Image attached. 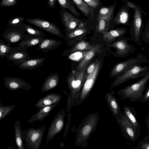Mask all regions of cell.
<instances>
[{
    "mask_svg": "<svg viewBox=\"0 0 149 149\" xmlns=\"http://www.w3.org/2000/svg\"><path fill=\"white\" fill-rule=\"evenodd\" d=\"M99 116L98 113H91L82 121L76 130L75 143L76 146L87 147L88 138L96 130Z\"/></svg>",
    "mask_w": 149,
    "mask_h": 149,
    "instance_id": "6da1fadb",
    "label": "cell"
},
{
    "mask_svg": "<svg viewBox=\"0 0 149 149\" xmlns=\"http://www.w3.org/2000/svg\"><path fill=\"white\" fill-rule=\"evenodd\" d=\"M87 67L82 70L76 72L72 70L67 77V81L70 93L67 100V112H69L74 105L75 100L78 97L85 80V72Z\"/></svg>",
    "mask_w": 149,
    "mask_h": 149,
    "instance_id": "7a4b0ae2",
    "label": "cell"
},
{
    "mask_svg": "<svg viewBox=\"0 0 149 149\" xmlns=\"http://www.w3.org/2000/svg\"><path fill=\"white\" fill-rule=\"evenodd\" d=\"M149 79V73L138 81L118 90L117 93L120 98L124 100L129 99L132 102L139 100L146 88Z\"/></svg>",
    "mask_w": 149,
    "mask_h": 149,
    "instance_id": "3957f363",
    "label": "cell"
},
{
    "mask_svg": "<svg viewBox=\"0 0 149 149\" xmlns=\"http://www.w3.org/2000/svg\"><path fill=\"white\" fill-rule=\"evenodd\" d=\"M149 73V67L137 65L135 66L127 71L117 76L111 82V89L126 82L128 80L143 77Z\"/></svg>",
    "mask_w": 149,
    "mask_h": 149,
    "instance_id": "277c9868",
    "label": "cell"
},
{
    "mask_svg": "<svg viewBox=\"0 0 149 149\" xmlns=\"http://www.w3.org/2000/svg\"><path fill=\"white\" fill-rule=\"evenodd\" d=\"M46 130V127L44 126L24 130L23 137L26 148L28 149H39Z\"/></svg>",
    "mask_w": 149,
    "mask_h": 149,
    "instance_id": "5b68a950",
    "label": "cell"
},
{
    "mask_svg": "<svg viewBox=\"0 0 149 149\" xmlns=\"http://www.w3.org/2000/svg\"><path fill=\"white\" fill-rule=\"evenodd\" d=\"M100 65V61H97L94 71L85 78L79 95L75 100L74 106L80 105L89 96L95 82Z\"/></svg>",
    "mask_w": 149,
    "mask_h": 149,
    "instance_id": "8992f818",
    "label": "cell"
},
{
    "mask_svg": "<svg viewBox=\"0 0 149 149\" xmlns=\"http://www.w3.org/2000/svg\"><path fill=\"white\" fill-rule=\"evenodd\" d=\"M148 62L144 55L138 54L135 57L130 58L116 65L110 72L109 77L117 76L135 66Z\"/></svg>",
    "mask_w": 149,
    "mask_h": 149,
    "instance_id": "52a82bcc",
    "label": "cell"
},
{
    "mask_svg": "<svg viewBox=\"0 0 149 149\" xmlns=\"http://www.w3.org/2000/svg\"><path fill=\"white\" fill-rule=\"evenodd\" d=\"M119 125L123 136L127 139L134 142L140 134V129H138L127 118L123 113L116 118Z\"/></svg>",
    "mask_w": 149,
    "mask_h": 149,
    "instance_id": "ba28073f",
    "label": "cell"
},
{
    "mask_svg": "<svg viewBox=\"0 0 149 149\" xmlns=\"http://www.w3.org/2000/svg\"><path fill=\"white\" fill-rule=\"evenodd\" d=\"M60 19L65 27V31L69 32L86 26L87 23L66 10L62 8L59 12Z\"/></svg>",
    "mask_w": 149,
    "mask_h": 149,
    "instance_id": "9c48e42d",
    "label": "cell"
},
{
    "mask_svg": "<svg viewBox=\"0 0 149 149\" xmlns=\"http://www.w3.org/2000/svg\"><path fill=\"white\" fill-rule=\"evenodd\" d=\"M65 114V109H62L60 110L55 116L47 135L46 142L47 144L62 131L64 126Z\"/></svg>",
    "mask_w": 149,
    "mask_h": 149,
    "instance_id": "30bf717a",
    "label": "cell"
},
{
    "mask_svg": "<svg viewBox=\"0 0 149 149\" xmlns=\"http://www.w3.org/2000/svg\"><path fill=\"white\" fill-rule=\"evenodd\" d=\"M26 21L50 34L61 38H64V36L59 28L55 24L50 22L38 18H27Z\"/></svg>",
    "mask_w": 149,
    "mask_h": 149,
    "instance_id": "8fae6325",
    "label": "cell"
},
{
    "mask_svg": "<svg viewBox=\"0 0 149 149\" xmlns=\"http://www.w3.org/2000/svg\"><path fill=\"white\" fill-rule=\"evenodd\" d=\"M27 48L19 46L12 47L6 57L8 61L13 62L14 65L18 66L20 63L30 58L29 53L26 51Z\"/></svg>",
    "mask_w": 149,
    "mask_h": 149,
    "instance_id": "7c38bea8",
    "label": "cell"
},
{
    "mask_svg": "<svg viewBox=\"0 0 149 149\" xmlns=\"http://www.w3.org/2000/svg\"><path fill=\"white\" fill-rule=\"evenodd\" d=\"M26 35L18 28L7 27L1 34V36L7 43L13 44L21 41Z\"/></svg>",
    "mask_w": 149,
    "mask_h": 149,
    "instance_id": "4fadbf2b",
    "label": "cell"
},
{
    "mask_svg": "<svg viewBox=\"0 0 149 149\" xmlns=\"http://www.w3.org/2000/svg\"><path fill=\"white\" fill-rule=\"evenodd\" d=\"M65 31V38L67 41L68 46L70 47L73 46L83 40L88 32L86 26L80 28L69 32Z\"/></svg>",
    "mask_w": 149,
    "mask_h": 149,
    "instance_id": "5bb4252c",
    "label": "cell"
},
{
    "mask_svg": "<svg viewBox=\"0 0 149 149\" xmlns=\"http://www.w3.org/2000/svg\"><path fill=\"white\" fill-rule=\"evenodd\" d=\"M4 85L9 89L15 90L19 88L29 90L31 86L26 81L19 78L7 77L4 78Z\"/></svg>",
    "mask_w": 149,
    "mask_h": 149,
    "instance_id": "9a60e30c",
    "label": "cell"
},
{
    "mask_svg": "<svg viewBox=\"0 0 149 149\" xmlns=\"http://www.w3.org/2000/svg\"><path fill=\"white\" fill-rule=\"evenodd\" d=\"M108 45L115 49L116 54L121 57L128 55L133 51L134 48L133 45L128 43L125 40H120L112 44H108Z\"/></svg>",
    "mask_w": 149,
    "mask_h": 149,
    "instance_id": "2e32d148",
    "label": "cell"
},
{
    "mask_svg": "<svg viewBox=\"0 0 149 149\" xmlns=\"http://www.w3.org/2000/svg\"><path fill=\"white\" fill-rule=\"evenodd\" d=\"M114 91L107 92L104 97L111 114L116 118L121 114L120 107L116 98L113 95Z\"/></svg>",
    "mask_w": 149,
    "mask_h": 149,
    "instance_id": "e0dca14e",
    "label": "cell"
},
{
    "mask_svg": "<svg viewBox=\"0 0 149 149\" xmlns=\"http://www.w3.org/2000/svg\"><path fill=\"white\" fill-rule=\"evenodd\" d=\"M62 98L59 93H52L48 94L40 99L35 106L40 109L45 107L53 105L60 102Z\"/></svg>",
    "mask_w": 149,
    "mask_h": 149,
    "instance_id": "ac0fdd59",
    "label": "cell"
},
{
    "mask_svg": "<svg viewBox=\"0 0 149 149\" xmlns=\"http://www.w3.org/2000/svg\"><path fill=\"white\" fill-rule=\"evenodd\" d=\"M102 46V45L100 44L93 45L79 62L75 71L77 72L80 71L87 67L93 57L99 52Z\"/></svg>",
    "mask_w": 149,
    "mask_h": 149,
    "instance_id": "d6986e66",
    "label": "cell"
},
{
    "mask_svg": "<svg viewBox=\"0 0 149 149\" xmlns=\"http://www.w3.org/2000/svg\"><path fill=\"white\" fill-rule=\"evenodd\" d=\"M141 11L138 9H135L133 22V31L135 42L139 45L141 36V30L142 19Z\"/></svg>",
    "mask_w": 149,
    "mask_h": 149,
    "instance_id": "ffe728a7",
    "label": "cell"
},
{
    "mask_svg": "<svg viewBox=\"0 0 149 149\" xmlns=\"http://www.w3.org/2000/svg\"><path fill=\"white\" fill-rule=\"evenodd\" d=\"M59 103L58 102L53 105L45 107L40 109L37 112L31 117L28 121V123L30 124L36 120L42 121L45 118L48 116L50 113Z\"/></svg>",
    "mask_w": 149,
    "mask_h": 149,
    "instance_id": "44dd1931",
    "label": "cell"
},
{
    "mask_svg": "<svg viewBox=\"0 0 149 149\" xmlns=\"http://www.w3.org/2000/svg\"><path fill=\"white\" fill-rule=\"evenodd\" d=\"M59 81V76L57 73H54L50 74L43 82L41 92L44 93L52 90L58 85Z\"/></svg>",
    "mask_w": 149,
    "mask_h": 149,
    "instance_id": "7402d4cb",
    "label": "cell"
},
{
    "mask_svg": "<svg viewBox=\"0 0 149 149\" xmlns=\"http://www.w3.org/2000/svg\"><path fill=\"white\" fill-rule=\"evenodd\" d=\"M62 44V42L55 39L44 38L39 44L37 50L47 52L56 48Z\"/></svg>",
    "mask_w": 149,
    "mask_h": 149,
    "instance_id": "603a6c76",
    "label": "cell"
},
{
    "mask_svg": "<svg viewBox=\"0 0 149 149\" xmlns=\"http://www.w3.org/2000/svg\"><path fill=\"white\" fill-rule=\"evenodd\" d=\"M45 58H31L19 63L18 66L22 70H32L41 66L43 64Z\"/></svg>",
    "mask_w": 149,
    "mask_h": 149,
    "instance_id": "cb8c5ba5",
    "label": "cell"
},
{
    "mask_svg": "<svg viewBox=\"0 0 149 149\" xmlns=\"http://www.w3.org/2000/svg\"><path fill=\"white\" fill-rule=\"evenodd\" d=\"M93 45H91L90 43L84 40H82L69 49L65 51L62 54L65 56H68L70 54L79 51L89 50L93 47Z\"/></svg>",
    "mask_w": 149,
    "mask_h": 149,
    "instance_id": "d4e9b609",
    "label": "cell"
},
{
    "mask_svg": "<svg viewBox=\"0 0 149 149\" xmlns=\"http://www.w3.org/2000/svg\"><path fill=\"white\" fill-rule=\"evenodd\" d=\"M112 15L97 17V24L96 27V31L103 33L107 31L108 30L109 22Z\"/></svg>",
    "mask_w": 149,
    "mask_h": 149,
    "instance_id": "484cf974",
    "label": "cell"
},
{
    "mask_svg": "<svg viewBox=\"0 0 149 149\" xmlns=\"http://www.w3.org/2000/svg\"><path fill=\"white\" fill-rule=\"evenodd\" d=\"M123 113L132 124L138 129H140L136 117V113L134 108L131 106H124Z\"/></svg>",
    "mask_w": 149,
    "mask_h": 149,
    "instance_id": "4316f807",
    "label": "cell"
},
{
    "mask_svg": "<svg viewBox=\"0 0 149 149\" xmlns=\"http://www.w3.org/2000/svg\"><path fill=\"white\" fill-rule=\"evenodd\" d=\"M125 32V29L121 28L111 30L109 31H107L102 34L104 40L110 43L116 38L123 35Z\"/></svg>",
    "mask_w": 149,
    "mask_h": 149,
    "instance_id": "83f0119b",
    "label": "cell"
},
{
    "mask_svg": "<svg viewBox=\"0 0 149 149\" xmlns=\"http://www.w3.org/2000/svg\"><path fill=\"white\" fill-rule=\"evenodd\" d=\"M18 28L26 32L28 35L34 37L44 38L45 36V33L42 31L24 23Z\"/></svg>",
    "mask_w": 149,
    "mask_h": 149,
    "instance_id": "f1b7e54d",
    "label": "cell"
},
{
    "mask_svg": "<svg viewBox=\"0 0 149 149\" xmlns=\"http://www.w3.org/2000/svg\"><path fill=\"white\" fill-rule=\"evenodd\" d=\"M44 38L34 37L27 34L23 39L19 42L18 45L19 46H24L27 48L36 46L39 44Z\"/></svg>",
    "mask_w": 149,
    "mask_h": 149,
    "instance_id": "f546056e",
    "label": "cell"
},
{
    "mask_svg": "<svg viewBox=\"0 0 149 149\" xmlns=\"http://www.w3.org/2000/svg\"><path fill=\"white\" fill-rule=\"evenodd\" d=\"M56 1L62 8L68 10L76 17H81L80 13L76 9L71 0H56Z\"/></svg>",
    "mask_w": 149,
    "mask_h": 149,
    "instance_id": "4dcf8cb0",
    "label": "cell"
},
{
    "mask_svg": "<svg viewBox=\"0 0 149 149\" xmlns=\"http://www.w3.org/2000/svg\"><path fill=\"white\" fill-rule=\"evenodd\" d=\"M15 128V139L18 148L19 149H24L25 147L23 143V133L22 132L19 121H16Z\"/></svg>",
    "mask_w": 149,
    "mask_h": 149,
    "instance_id": "1f68e13d",
    "label": "cell"
},
{
    "mask_svg": "<svg viewBox=\"0 0 149 149\" xmlns=\"http://www.w3.org/2000/svg\"><path fill=\"white\" fill-rule=\"evenodd\" d=\"M71 0L79 10L86 17H88L92 13V8L83 0Z\"/></svg>",
    "mask_w": 149,
    "mask_h": 149,
    "instance_id": "d6a6232c",
    "label": "cell"
},
{
    "mask_svg": "<svg viewBox=\"0 0 149 149\" xmlns=\"http://www.w3.org/2000/svg\"><path fill=\"white\" fill-rule=\"evenodd\" d=\"M129 15L125 9L120 10L116 17L114 21L117 24H125L128 22Z\"/></svg>",
    "mask_w": 149,
    "mask_h": 149,
    "instance_id": "836d02e7",
    "label": "cell"
},
{
    "mask_svg": "<svg viewBox=\"0 0 149 149\" xmlns=\"http://www.w3.org/2000/svg\"><path fill=\"white\" fill-rule=\"evenodd\" d=\"M25 18L23 17L17 16L9 19L7 24V27L11 28H18L23 23Z\"/></svg>",
    "mask_w": 149,
    "mask_h": 149,
    "instance_id": "e575fe53",
    "label": "cell"
},
{
    "mask_svg": "<svg viewBox=\"0 0 149 149\" xmlns=\"http://www.w3.org/2000/svg\"><path fill=\"white\" fill-rule=\"evenodd\" d=\"M12 47L10 44L0 40V57H6Z\"/></svg>",
    "mask_w": 149,
    "mask_h": 149,
    "instance_id": "d590c367",
    "label": "cell"
},
{
    "mask_svg": "<svg viewBox=\"0 0 149 149\" xmlns=\"http://www.w3.org/2000/svg\"><path fill=\"white\" fill-rule=\"evenodd\" d=\"M88 51L89 50H84L74 52L68 56V58L73 61H79L84 57Z\"/></svg>",
    "mask_w": 149,
    "mask_h": 149,
    "instance_id": "8d00e7d4",
    "label": "cell"
},
{
    "mask_svg": "<svg viewBox=\"0 0 149 149\" xmlns=\"http://www.w3.org/2000/svg\"><path fill=\"white\" fill-rule=\"evenodd\" d=\"M113 12V7L102 8L99 11L97 17L112 15Z\"/></svg>",
    "mask_w": 149,
    "mask_h": 149,
    "instance_id": "74e56055",
    "label": "cell"
},
{
    "mask_svg": "<svg viewBox=\"0 0 149 149\" xmlns=\"http://www.w3.org/2000/svg\"><path fill=\"white\" fill-rule=\"evenodd\" d=\"M136 149H149V135L146 136L138 144Z\"/></svg>",
    "mask_w": 149,
    "mask_h": 149,
    "instance_id": "f35d334b",
    "label": "cell"
},
{
    "mask_svg": "<svg viewBox=\"0 0 149 149\" xmlns=\"http://www.w3.org/2000/svg\"><path fill=\"white\" fill-rule=\"evenodd\" d=\"M97 62V60H96L95 61L92 62L89 65L87 68H86L85 74V79L86 77L91 74L94 71L96 66Z\"/></svg>",
    "mask_w": 149,
    "mask_h": 149,
    "instance_id": "ab89813d",
    "label": "cell"
},
{
    "mask_svg": "<svg viewBox=\"0 0 149 149\" xmlns=\"http://www.w3.org/2000/svg\"><path fill=\"white\" fill-rule=\"evenodd\" d=\"M16 0H2L0 6H1L10 7L15 6L17 3Z\"/></svg>",
    "mask_w": 149,
    "mask_h": 149,
    "instance_id": "60d3db41",
    "label": "cell"
},
{
    "mask_svg": "<svg viewBox=\"0 0 149 149\" xmlns=\"http://www.w3.org/2000/svg\"><path fill=\"white\" fill-rule=\"evenodd\" d=\"M145 90L139 100V101L141 103H144L149 101V86L146 87Z\"/></svg>",
    "mask_w": 149,
    "mask_h": 149,
    "instance_id": "b9f144b4",
    "label": "cell"
},
{
    "mask_svg": "<svg viewBox=\"0 0 149 149\" xmlns=\"http://www.w3.org/2000/svg\"><path fill=\"white\" fill-rule=\"evenodd\" d=\"M71 114L69 113L67 114L68 122L66 125L65 130V131L63 136V139H65L67 135L69 129V125L70 124L71 119Z\"/></svg>",
    "mask_w": 149,
    "mask_h": 149,
    "instance_id": "7bdbcfd3",
    "label": "cell"
},
{
    "mask_svg": "<svg viewBox=\"0 0 149 149\" xmlns=\"http://www.w3.org/2000/svg\"><path fill=\"white\" fill-rule=\"evenodd\" d=\"M88 5L93 8H96L99 5L98 2L93 0H83Z\"/></svg>",
    "mask_w": 149,
    "mask_h": 149,
    "instance_id": "ee69618b",
    "label": "cell"
},
{
    "mask_svg": "<svg viewBox=\"0 0 149 149\" xmlns=\"http://www.w3.org/2000/svg\"><path fill=\"white\" fill-rule=\"evenodd\" d=\"M125 1H127V5L130 8H134V9H138L141 12H142L144 14L146 15H147V14H146L143 11V10L141 9V8L138 6L130 1L126 0Z\"/></svg>",
    "mask_w": 149,
    "mask_h": 149,
    "instance_id": "f6af8a7d",
    "label": "cell"
},
{
    "mask_svg": "<svg viewBox=\"0 0 149 149\" xmlns=\"http://www.w3.org/2000/svg\"><path fill=\"white\" fill-rule=\"evenodd\" d=\"M47 1L48 5L49 8H55L56 0H47Z\"/></svg>",
    "mask_w": 149,
    "mask_h": 149,
    "instance_id": "bcb514c9",
    "label": "cell"
},
{
    "mask_svg": "<svg viewBox=\"0 0 149 149\" xmlns=\"http://www.w3.org/2000/svg\"><path fill=\"white\" fill-rule=\"evenodd\" d=\"M146 124L148 129L149 128V114L148 113L146 116L145 120Z\"/></svg>",
    "mask_w": 149,
    "mask_h": 149,
    "instance_id": "7dc6e473",
    "label": "cell"
},
{
    "mask_svg": "<svg viewBox=\"0 0 149 149\" xmlns=\"http://www.w3.org/2000/svg\"><path fill=\"white\" fill-rule=\"evenodd\" d=\"M75 124L74 125L73 127L72 128V130L71 131V133H74L75 131Z\"/></svg>",
    "mask_w": 149,
    "mask_h": 149,
    "instance_id": "c3c4849f",
    "label": "cell"
},
{
    "mask_svg": "<svg viewBox=\"0 0 149 149\" xmlns=\"http://www.w3.org/2000/svg\"><path fill=\"white\" fill-rule=\"evenodd\" d=\"M64 144L63 143L61 142L60 143V147L61 148H63L64 147Z\"/></svg>",
    "mask_w": 149,
    "mask_h": 149,
    "instance_id": "681fc988",
    "label": "cell"
},
{
    "mask_svg": "<svg viewBox=\"0 0 149 149\" xmlns=\"http://www.w3.org/2000/svg\"><path fill=\"white\" fill-rule=\"evenodd\" d=\"M2 112H1V111H0V118L1 117V116H2Z\"/></svg>",
    "mask_w": 149,
    "mask_h": 149,
    "instance_id": "f907efd6",
    "label": "cell"
},
{
    "mask_svg": "<svg viewBox=\"0 0 149 149\" xmlns=\"http://www.w3.org/2000/svg\"><path fill=\"white\" fill-rule=\"evenodd\" d=\"M93 0L97 1L98 2H99V0Z\"/></svg>",
    "mask_w": 149,
    "mask_h": 149,
    "instance_id": "816d5d0a",
    "label": "cell"
}]
</instances>
